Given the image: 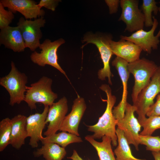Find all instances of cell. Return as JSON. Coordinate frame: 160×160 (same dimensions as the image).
<instances>
[{"label":"cell","instance_id":"cell-1","mask_svg":"<svg viewBox=\"0 0 160 160\" xmlns=\"http://www.w3.org/2000/svg\"><path fill=\"white\" fill-rule=\"evenodd\" d=\"M100 88L106 95V109L97 123L93 125L86 126L88 131L93 133L91 135L94 139H100L104 136H107L111 138L113 146L116 147L118 144L116 128L117 121L113 116V109L116 98L115 96L112 95V90L109 85L103 84Z\"/></svg>","mask_w":160,"mask_h":160},{"label":"cell","instance_id":"cell-2","mask_svg":"<svg viewBox=\"0 0 160 160\" xmlns=\"http://www.w3.org/2000/svg\"><path fill=\"white\" fill-rule=\"evenodd\" d=\"M52 79L46 76L26 87L24 101L31 110L36 109V104L40 103L44 106H50L57 99L58 95L52 89Z\"/></svg>","mask_w":160,"mask_h":160},{"label":"cell","instance_id":"cell-3","mask_svg":"<svg viewBox=\"0 0 160 160\" xmlns=\"http://www.w3.org/2000/svg\"><path fill=\"white\" fill-rule=\"evenodd\" d=\"M11 68L9 73L0 79V85L9 94V105L13 106L24 101L26 91L28 77L26 74L19 71L13 62L11 63Z\"/></svg>","mask_w":160,"mask_h":160},{"label":"cell","instance_id":"cell-4","mask_svg":"<svg viewBox=\"0 0 160 160\" xmlns=\"http://www.w3.org/2000/svg\"><path fill=\"white\" fill-rule=\"evenodd\" d=\"M158 67L153 61L145 58L128 63L129 71L135 80L131 94L133 103L141 91L149 83Z\"/></svg>","mask_w":160,"mask_h":160},{"label":"cell","instance_id":"cell-5","mask_svg":"<svg viewBox=\"0 0 160 160\" xmlns=\"http://www.w3.org/2000/svg\"><path fill=\"white\" fill-rule=\"evenodd\" d=\"M111 37L105 35L94 34L89 33L85 35L83 41L86 42L85 44L92 43L95 45L100 52L103 67L97 73L98 77L100 80H105L107 78L108 82L112 85L111 78L113 75L111 71L110 61L113 55L111 49L110 41Z\"/></svg>","mask_w":160,"mask_h":160},{"label":"cell","instance_id":"cell-6","mask_svg":"<svg viewBox=\"0 0 160 160\" xmlns=\"http://www.w3.org/2000/svg\"><path fill=\"white\" fill-rule=\"evenodd\" d=\"M160 93V66L151 78L149 83L140 92L133 105L135 107L139 123L146 117L149 109L152 105L154 100Z\"/></svg>","mask_w":160,"mask_h":160},{"label":"cell","instance_id":"cell-7","mask_svg":"<svg viewBox=\"0 0 160 160\" xmlns=\"http://www.w3.org/2000/svg\"><path fill=\"white\" fill-rule=\"evenodd\" d=\"M65 42L60 38L53 41L49 39H45L41 44L39 48L41 51L40 53L36 51L30 55L31 61L34 64L41 67L49 65L54 67L64 74L70 81L65 72L62 69L58 62L57 51L58 48Z\"/></svg>","mask_w":160,"mask_h":160},{"label":"cell","instance_id":"cell-8","mask_svg":"<svg viewBox=\"0 0 160 160\" xmlns=\"http://www.w3.org/2000/svg\"><path fill=\"white\" fill-rule=\"evenodd\" d=\"M44 17L34 20H28L23 17L20 18L17 23L23 38L26 48H28L32 51L39 47L41 43L40 39L42 36L41 28L46 23Z\"/></svg>","mask_w":160,"mask_h":160},{"label":"cell","instance_id":"cell-9","mask_svg":"<svg viewBox=\"0 0 160 160\" xmlns=\"http://www.w3.org/2000/svg\"><path fill=\"white\" fill-rule=\"evenodd\" d=\"M139 2L138 0H120L122 12L118 20L126 24L125 31L134 33L143 28L144 17L139 8Z\"/></svg>","mask_w":160,"mask_h":160},{"label":"cell","instance_id":"cell-10","mask_svg":"<svg viewBox=\"0 0 160 160\" xmlns=\"http://www.w3.org/2000/svg\"><path fill=\"white\" fill-rule=\"evenodd\" d=\"M135 107L127 103L124 116L122 119L117 121V125L123 131L129 144L134 145L138 151L140 144L139 132L141 126L135 116Z\"/></svg>","mask_w":160,"mask_h":160},{"label":"cell","instance_id":"cell-11","mask_svg":"<svg viewBox=\"0 0 160 160\" xmlns=\"http://www.w3.org/2000/svg\"><path fill=\"white\" fill-rule=\"evenodd\" d=\"M153 24L150 30L146 31L141 29L133 33L129 36H121V39L130 41L140 47L143 51L150 54L152 49H156L159 43L160 29L157 35H154L158 22L154 16H153Z\"/></svg>","mask_w":160,"mask_h":160},{"label":"cell","instance_id":"cell-12","mask_svg":"<svg viewBox=\"0 0 160 160\" xmlns=\"http://www.w3.org/2000/svg\"><path fill=\"white\" fill-rule=\"evenodd\" d=\"M128 63L121 58L116 57L112 62V65L116 69L123 86L121 99L116 106L113 107V113L115 119L118 121L122 119L125 114L127 102L128 82L130 73L128 69Z\"/></svg>","mask_w":160,"mask_h":160},{"label":"cell","instance_id":"cell-13","mask_svg":"<svg viewBox=\"0 0 160 160\" xmlns=\"http://www.w3.org/2000/svg\"><path fill=\"white\" fill-rule=\"evenodd\" d=\"M68 110V100L65 96L49 106L45 121L46 124H49L47 130L44 133L45 136L51 135L59 130Z\"/></svg>","mask_w":160,"mask_h":160},{"label":"cell","instance_id":"cell-14","mask_svg":"<svg viewBox=\"0 0 160 160\" xmlns=\"http://www.w3.org/2000/svg\"><path fill=\"white\" fill-rule=\"evenodd\" d=\"M87 108L84 99L78 95L73 102L71 112L64 119L59 130L79 136L78 128Z\"/></svg>","mask_w":160,"mask_h":160},{"label":"cell","instance_id":"cell-15","mask_svg":"<svg viewBox=\"0 0 160 160\" xmlns=\"http://www.w3.org/2000/svg\"><path fill=\"white\" fill-rule=\"evenodd\" d=\"M49 108L48 106H44L41 113H36L27 117L28 136L30 137L29 144L32 148L37 147L39 142L44 138L42 133L46 124L45 121Z\"/></svg>","mask_w":160,"mask_h":160},{"label":"cell","instance_id":"cell-16","mask_svg":"<svg viewBox=\"0 0 160 160\" xmlns=\"http://www.w3.org/2000/svg\"><path fill=\"white\" fill-rule=\"evenodd\" d=\"M0 2L14 13L19 12L27 20L43 17L45 13L44 10L40 9L33 0H1Z\"/></svg>","mask_w":160,"mask_h":160},{"label":"cell","instance_id":"cell-17","mask_svg":"<svg viewBox=\"0 0 160 160\" xmlns=\"http://www.w3.org/2000/svg\"><path fill=\"white\" fill-rule=\"evenodd\" d=\"M110 44L113 55L124 60L129 63L139 59L143 51L142 48L137 45L124 39L115 41L111 39Z\"/></svg>","mask_w":160,"mask_h":160},{"label":"cell","instance_id":"cell-18","mask_svg":"<svg viewBox=\"0 0 160 160\" xmlns=\"http://www.w3.org/2000/svg\"><path fill=\"white\" fill-rule=\"evenodd\" d=\"M0 43L15 52H23L26 48L21 32L17 26H9L1 30Z\"/></svg>","mask_w":160,"mask_h":160},{"label":"cell","instance_id":"cell-19","mask_svg":"<svg viewBox=\"0 0 160 160\" xmlns=\"http://www.w3.org/2000/svg\"><path fill=\"white\" fill-rule=\"evenodd\" d=\"M27 117L24 115L18 114L11 119L12 129L10 144L16 149H19L25 144V139L28 137Z\"/></svg>","mask_w":160,"mask_h":160},{"label":"cell","instance_id":"cell-20","mask_svg":"<svg viewBox=\"0 0 160 160\" xmlns=\"http://www.w3.org/2000/svg\"><path fill=\"white\" fill-rule=\"evenodd\" d=\"M84 138L95 149L99 160H116L112 149V140L109 137L103 136L100 142L96 141L91 135H87Z\"/></svg>","mask_w":160,"mask_h":160},{"label":"cell","instance_id":"cell-21","mask_svg":"<svg viewBox=\"0 0 160 160\" xmlns=\"http://www.w3.org/2000/svg\"><path fill=\"white\" fill-rule=\"evenodd\" d=\"M34 151L35 157L42 156L46 160H62L66 156L65 148L53 143H46Z\"/></svg>","mask_w":160,"mask_h":160},{"label":"cell","instance_id":"cell-22","mask_svg":"<svg viewBox=\"0 0 160 160\" xmlns=\"http://www.w3.org/2000/svg\"><path fill=\"white\" fill-rule=\"evenodd\" d=\"M116 133L118 145L114 151L116 160H146L135 157L132 153L130 148L124 136L123 131L117 127Z\"/></svg>","mask_w":160,"mask_h":160},{"label":"cell","instance_id":"cell-23","mask_svg":"<svg viewBox=\"0 0 160 160\" xmlns=\"http://www.w3.org/2000/svg\"><path fill=\"white\" fill-rule=\"evenodd\" d=\"M41 141L42 144L46 143H53L65 148L71 144L81 143L83 140L79 136L68 132L61 131L44 137Z\"/></svg>","mask_w":160,"mask_h":160},{"label":"cell","instance_id":"cell-24","mask_svg":"<svg viewBox=\"0 0 160 160\" xmlns=\"http://www.w3.org/2000/svg\"><path fill=\"white\" fill-rule=\"evenodd\" d=\"M156 3L154 0H143L141 9L144 17V25L146 27H152L153 24L152 13L157 15L159 11L160 7L157 6Z\"/></svg>","mask_w":160,"mask_h":160},{"label":"cell","instance_id":"cell-25","mask_svg":"<svg viewBox=\"0 0 160 160\" xmlns=\"http://www.w3.org/2000/svg\"><path fill=\"white\" fill-rule=\"evenodd\" d=\"M12 129L11 119L5 118L0 122V151H4L10 144Z\"/></svg>","mask_w":160,"mask_h":160},{"label":"cell","instance_id":"cell-26","mask_svg":"<svg viewBox=\"0 0 160 160\" xmlns=\"http://www.w3.org/2000/svg\"><path fill=\"white\" fill-rule=\"evenodd\" d=\"M140 124L143 128L140 135H151L156 130L160 129V116H152L146 118Z\"/></svg>","mask_w":160,"mask_h":160},{"label":"cell","instance_id":"cell-27","mask_svg":"<svg viewBox=\"0 0 160 160\" xmlns=\"http://www.w3.org/2000/svg\"><path fill=\"white\" fill-rule=\"evenodd\" d=\"M140 144L146 146L147 150L152 152L160 151V137L140 135Z\"/></svg>","mask_w":160,"mask_h":160},{"label":"cell","instance_id":"cell-28","mask_svg":"<svg viewBox=\"0 0 160 160\" xmlns=\"http://www.w3.org/2000/svg\"><path fill=\"white\" fill-rule=\"evenodd\" d=\"M5 7L0 2V28L2 29L9 26L14 18V13L6 10Z\"/></svg>","mask_w":160,"mask_h":160},{"label":"cell","instance_id":"cell-29","mask_svg":"<svg viewBox=\"0 0 160 160\" xmlns=\"http://www.w3.org/2000/svg\"><path fill=\"white\" fill-rule=\"evenodd\" d=\"M156 100L149 109L146 116H160V93L157 95Z\"/></svg>","mask_w":160,"mask_h":160},{"label":"cell","instance_id":"cell-30","mask_svg":"<svg viewBox=\"0 0 160 160\" xmlns=\"http://www.w3.org/2000/svg\"><path fill=\"white\" fill-rule=\"evenodd\" d=\"M60 1H61L59 0H41L38 4V5L40 9L44 7L54 11L59 2Z\"/></svg>","mask_w":160,"mask_h":160},{"label":"cell","instance_id":"cell-31","mask_svg":"<svg viewBox=\"0 0 160 160\" xmlns=\"http://www.w3.org/2000/svg\"><path fill=\"white\" fill-rule=\"evenodd\" d=\"M105 1L108 7L110 14L114 13L117 12L119 4H120V1L115 0H105Z\"/></svg>","mask_w":160,"mask_h":160},{"label":"cell","instance_id":"cell-32","mask_svg":"<svg viewBox=\"0 0 160 160\" xmlns=\"http://www.w3.org/2000/svg\"><path fill=\"white\" fill-rule=\"evenodd\" d=\"M67 158L72 160H84L79 156L77 151L75 150H73L72 155L71 156L67 157Z\"/></svg>","mask_w":160,"mask_h":160},{"label":"cell","instance_id":"cell-33","mask_svg":"<svg viewBox=\"0 0 160 160\" xmlns=\"http://www.w3.org/2000/svg\"><path fill=\"white\" fill-rule=\"evenodd\" d=\"M152 154L154 160H160V151L152 152Z\"/></svg>","mask_w":160,"mask_h":160}]
</instances>
